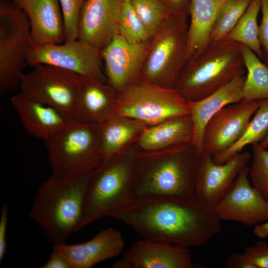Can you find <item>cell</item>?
<instances>
[{"label": "cell", "mask_w": 268, "mask_h": 268, "mask_svg": "<svg viewBox=\"0 0 268 268\" xmlns=\"http://www.w3.org/2000/svg\"><path fill=\"white\" fill-rule=\"evenodd\" d=\"M251 158L248 151L240 152L226 162L216 164L212 156L200 155L195 178V198L201 204L213 208L232 188L241 170Z\"/></svg>", "instance_id": "7c38bea8"}, {"label": "cell", "mask_w": 268, "mask_h": 268, "mask_svg": "<svg viewBox=\"0 0 268 268\" xmlns=\"http://www.w3.org/2000/svg\"><path fill=\"white\" fill-rule=\"evenodd\" d=\"M222 221H231L248 227L268 220V201L253 186L249 167H244L227 194L213 207Z\"/></svg>", "instance_id": "4fadbf2b"}, {"label": "cell", "mask_w": 268, "mask_h": 268, "mask_svg": "<svg viewBox=\"0 0 268 268\" xmlns=\"http://www.w3.org/2000/svg\"><path fill=\"white\" fill-rule=\"evenodd\" d=\"M44 141L52 174L59 177L91 172L103 161L99 125L71 119L60 133Z\"/></svg>", "instance_id": "8992f818"}, {"label": "cell", "mask_w": 268, "mask_h": 268, "mask_svg": "<svg viewBox=\"0 0 268 268\" xmlns=\"http://www.w3.org/2000/svg\"><path fill=\"white\" fill-rule=\"evenodd\" d=\"M41 268H71V266L67 258L59 250L53 247L49 259Z\"/></svg>", "instance_id": "8d00e7d4"}, {"label": "cell", "mask_w": 268, "mask_h": 268, "mask_svg": "<svg viewBox=\"0 0 268 268\" xmlns=\"http://www.w3.org/2000/svg\"><path fill=\"white\" fill-rule=\"evenodd\" d=\"M8 219V209L6 203L2 206L0 216V262H2L6 252V233Z\"/></svg>", "instance_id": "d590c367"}, {"label": "cell", "mask_w": 268, "mask_h": 268, "mask_svg": "<svg viewBox=\"0 0 268 268\" xmlns=\"http://www.w3.org/2000/svg\"><path fill=\"white\" fill-rule=\"evenodd\" d=\"M252 0H228L212 27L209 43L225 39L245 13Z\"/></svg>", "instance_id": "f1b7e54d"}, {"label": "cell", "mask_w": 268, "mask_h": 268, "mask_svg": "<svg viewBox=\"0 0 268 268\" xmlns=\"http://www.w3.org/2000/svg\"><path fill=\"white\" fill-rule=\"evenodd\" d=\"M11 104L24 129L44 141L60 133L71 119L22 92L11 98Z\"/></svg>", "instance_id": "ffe728a7"}, {"label": "cell", "mask_w": 268, "mask_h": 268, "mask_svg": "<svg viewBox=\"0 0 268 268\" xmlns=\"http://www.w3.org/2000/svg\"><path fill=\"white\" fill-rule=\"evenodd\" d=\"M58 0L63 17L65 42L77 40L80 14L85 0Z\"/></svg>", "instance_id": "d6a6232c"}, {"label": "cell", "mask_w": 268, "mask_h": 268, "mask_svg": "<svg viewBox=\"0 0 268 268\" xmlns=\"http://www.w3.org/2000/svg\"><path fill=\"white\" fill-rule=\"evenodd\" d=\"M224 267L226 268H255L247 259L244 253H235L226 260Z\"/></svg>", "instance_id": "f35d334b"}, {"label": "cell", "mask_w": 268, "mask_h": 268, "mask_svg": "<svg viewBox=\"0 0 268 268\" xmlns=\"http://www.w3.org/2000/svg\"><path fill=\"white\" fill-rule=\"evenodd\" d=\"M33 47L26 16L12 1L0 0V94L19 85L28 52Z\"/></svg>", "instance_id": "9c48e42d"}, {"label": "cell", "mask_w": 268, "mask_h": 268, "mask_svg": "<svg viewBox=\"0 0 268 268\" xmlns=\"http://www.w3.org/2000/svg\"><path fill=\"white\" fill-rule=\"evenodd\" d=\"M193 134L190 115L176 116L147 126L135 144L140 152H161L193 145Z\"/></svg>", "instance_id": "603a6c76"}, {"label": "cell", "mask_w": 268, "mask_h": 268, "mask_svg": "<svg viewBox=\"0 0 268 268\" xmlns=\"http://www.w3.org/2000/svg\"><path fill=\"white\" fill-rule=\"evenodd\" d=\"M253 233L260 239L268 238V220L255 226Z\"/></svg>", "instance_id": "ab89813d"}, {"label": "cell", "mask_w": 268, "mask_h": 268, "mask_svg": "<svg viewBox=\"0 0 268 268\" xmlns=\"http://www.w3.org/2000/svg\"><path fill=\"white\" fill-rule=\"evenodd\" d=\"M259 143L262 148L267 149L268 148V134Z\"/></svg>", "instance_id": "60d3db41"}, {"label": "cell", "mask_w": 268, "mask_h": 268, "mask_svg": "<svg viewBox=\"0 0 268 268\" xmlns=\"http://www.w3.org/2000/svg\"><path fill=\"white\" fill-rule=\"evenodd\" d=\"M228 0H192L188 32L187 61L208 44L214 23Z\"/></svg>", "instance_id": "cb8c5ba5"}, {"label": "cell", "mask_w": 268, "mask_h": 268, "mask_svg": "<svg viewBox=\"0 0 268 268\" xmlns=\"http://www.w3.org/2000/svg\"><path fill=\"white\" fill-rule=\"evenodd\" d=\"M119 34L132 44L143 43L150 38L130 0H124L121 2Z\"/></svg>", "instance_id": "f546056e"}, {"label": "cell", "mask_w": 268, "mask_h": 268, "mask_svg": "<svg viewBox=\"0 0 268 268\" xmlns=\"http://www.w3.org/2000/svg\"><path fill=\"white\" fill-rule=\"evenodd\" d=\"M20 80L21 92L72 119L82 76L55 66L40 64Z\"/></svg>", "instance_id": "30bf717a"}, {"label": "cell", "mask_w": 268, "mask_h": 268, "mask_svg": "<svg viewBox=\"0 0 268 268\" xmlns=\"http://www.w3.org/2000/svg\"><path fill=\"white\" fill-rule=\"evenodd\" d=\"M119 92L101 80L82 77L72 119L100 125L114 116Z\"/></svg>", "instance_id": "d6986e66"}, {"label": "cell", "mask_w": 268, "mask_h": 268, "mask_svg": "<svg viewBox=\"0 0 268 268\" xmlns=\"http://www.w3.org/2000/svg\"><path fill=\"white\" fill-rule=\"evenodd\" d=\"M189 248L143 238L134 243L113 268H194Z\"/></svg>", "instance_id": "2e32d148"}, {"label": "cell", "mask_w": 268, "mask_h": 268, "mask_svg": "<svg viewBox=\"0 0 268 268\" xmlns=\"http://www.w3.org/2000/svg\"><path fill=\"white\" fill-rule=\"evenodd\" d=\"M143 238L189 248L201 247L222 231L213 208L196 199L135 200L111 214Z\"/></svg>", "instance_id": "6da1fadb"}, {"label": "cell", "mask_w": 268, "mask_h": 268, "mask_svg": "<svg viewBox=\"0 0 268 268\" xmlns=\"http://www.w3.org/2000/svg\"><path fill=\"white\" fill-rule=\"evenodd\" d=\"M201 154L192 145L157 152L139 151L133 186L134 200L196 199L195 178Z\"/></svg>", "instance_id": "7a4b0ae2"}, {"label": "cell", "mask_w": 268, "mask_h": 268, "mask_svg": "<svg viewBox=\"0 0 268 268\" xmlns=\"http://www.w3.org/2000/svg\"><path fill=\"white\" fill-rule=\"evenodd\" d=\"M243 253L255 268H268V243L259 240L246 247Z\"/></svg>", "instance_id": "836d02e7"}, {"label": "cell", "mask_w": 268, "mask_h": 268, "mask_svg": "<svg viewBox=\"0 0 268 268\" xmlns=\"http://www.w3.org/2000/svg\"><path fill=\"white\" fill-rule=\"evenodd\" d=\"M149 40L132 44L118 34L101 51L107 83L118 92L140 78Z\"/></svg>", "instance_id": "9a60e30c"}, {"label": "cell", "mask_w": 268, "mask_h": 268, "mask_svg": "<svg viewBox=\"0 0 268 268\" xmlns=\"http://www.w3.org/2000/svg\"></svg>", "instance_id": "7bdbcfd3"}, {"label": "cell", "mask_w": 268, "mask_h": 268, "mask_svg": "<svg viewBox=\"0 0 268 268\" xmlns=\"http://www.w3.org/2000/svg\"><path fill=\"white\" fill-rule=\"evenodd\" d=\"M261 0H252L247 10L225 39L238 42L251 49L263 59L257 17L261 10Z\"/></svg>", "instance_id": "83f0119b"}, {"label": "cell", "mask_w": 268, "mask_h": 268, "mask_svg": "<svg viewBox=\"0 0 268 268\" xmlns=\"http://www.w3.org/2000/svg\"><path fill=\"white\" fill-rule=\"evenodd\" d=\"M262 19L259 27V36L265 64L268 67V0H261Z\"/></svg>", "instance_id": "e575fe53"}, {"label": "cell", "mask_w": 268, "mask_h": 268, "mask_svg": "<svg viewBox=\"0 0 268 268\" xmlns=\"http://www.w3.org/2000/svg\"><path fill=\"white\" fill-rule=\"evenodd\" d=\"M242 45L223 39L189 59L174 89L188 101L201 100L244 73Z\"/></svg>", "instance_id": "277c9868"}, {"label": "cell", "mask_w": 268, "mask_h": 268, "mask_svg": "<svg viewBox=\"0 0 268 268\" xmlns=\"http://www.w3.org/2000/svg\"><path fill=\"white\" fill-rule=\"evenodd\" d=\"M253 160L249 178L253 186L268 201V150L259 143L253 145Z\"/></svg>", "instance_id": "1f68e13d"}, {"label": "cell", "mask_w": 268, "mask_h": 268, "mask_svg": "<svg viewBox=\"0 0 268 268\" xmlns=\"http://www.w3.org/2000/svg\"><path fill=\"white\" fill-rule=\"evenodd\" d=\"M172 14L188 17L189 15L192 0H161Z\"/></svg>", "instance_id": "74e56055"}, {"label": "cell", "mask_w": 268, "mask_h": 268, "mask_svg": "<svg viewBox=\"0 0 268 268\" xmlns=\"http://www.w3.org/2000/svg\"><path fill=\"white\" fill-rule=\"evenodd\" d=\"M139 150L134 144L104 160L91 173L78 230L134 201L133 186Z\"/></svg>", "instance_id": "5b68a950"}, {"label": "cell", "mask_w": 268, "mask_h": 268, "mask_svg": "<svg viewBox=\"0 0 268 268\" xmlns=\"http://www.w3.org/2000/svg\"><path fill=\"white\" fill-rule=\"evenodd\" d=\"M91 172L70 177L52 174L38 187L28 216L53 245L65 243L78 231Z\"/></svg>", "instance_id": "3957f363"}, {"label": "cell", "mask_w": 268, "mask_h": 268, "mask_svg": "<svg viewBox=\"0 0 268 268\" xmlns=\"http://www.w3.org/2000/svg\"><path fill=\"white\" fill-rule=\"evenodd\" d=\"M190 113L188 101L174 88L140 78L119 92L114 116L132 118L149 126Z\"/></svg>", "instance_id": "ba28073f"}, {"label": "cell", "mask_w": 268, "mask_h": 268, "mask_svg": "<svg viewBox=\"0 0 268 268\" xmlns=\"http://www.w3.org/2000/svg\"><path fill=\"white\" fill-rule=\"evenodd\" d=\"M26 62L34 67L49 65L75 73L82 77L105 82L101 50L78 40L33 47L28 52Z\"/></svg>", "instance_id": "8fae6325"}, {"label": "cell", "mask_w": 268, "mask_h": 268, "mask_svg": "<svg viewBox=\"0 0 268 268\" xmlns=\"http://www.w3.org/2000/svg\"><path fill=\"white\" fill-rule=\"evenodd\" d=\"M149 36L172 14L161 0H130Z\"/></svg>", "instance_id": "4dcf8cb0"}, {"label": "cell", "mask_w": 268, "mask_h": 268, "mask_svg": "<svg viewBox=\"0 0 268 268\" xmlns=\"http://www.w3.org/2000/svg\"><path fill=\"white\" fill-rule=\"evenodd\" d=\"M124 246L121 233L108 227L88 241L71 245L63 243L54 245L53 247L67 258L71 268H90L98 263L118 257Z\"/></svg>", "instance_id": "44dd1931"}, {"label": "cell", "mask_w": 268, "mask_h": 268, "mask_svg": "<svg viewBox=\"0 0 268 268\" xmlns=\"http://www.w3.org/2000/svg\"><path fill=\"white\" fill-rule=\"evenodd\" d=\"M117 0V1H119V2H122L123 0Z\"/></svg>", "instance_id": "b9f144b4"}, {"label": "cell", "mask_w": 268, "mask_h": 268, "mask_svg": "<svg viewBox=\"0 0 268 268\" xmlns=\"http://www.w3.org/2000/svg\"><path fill=\"white\" fill-rule=\"evenodd\" d=\"M247 74L243 88V100L258 101L268 98V67L249 48L242 47Z\"/></svg>", "instance_id": "4316f807"}, {"label": "cell", "mask_w": 268, "mask_h": 268, "mask_svg": "<svg viewBox=\"0 0 268 268\" xmlns=\"http://www.w3.org/2000/svg\"><path fill=\"white\" fill-rule=\"evenodd\" d=\"M26 16L33 47L65 42L63 20L58 0H12Z\"/></svg>", "instance_id": "ac0fdd59"}, {"label": "cell", "mask_w": 268, "mask_h": 268, "mask_svg": "<svg viewBox=\"0 0 268 268\" xmlns=\"http://www.w3.org/2000/svg\"><path fill=\"white\" fill-rule=\"evenodd\" d=\"M244 73L235 77L203 99L188 101L193 124L192 144L199 153L203 151V131L209 120L223 107L243 100V88L246 78Z\"/></svg>", "instance_id": "7402d4cb"}, {"label": "cell", "mask_w": 268, "mask_h": 268, "mask_svg": "<svg viewBox=\"0 0 268 268\" xmlns=\"http://www.w3.org/2000/svg\"><path fill=\"white\" fill-rule=\"evenodd\" d=\"M259 107L242 136L223 152L212 156L216 164H222L241 152L249 144L259 143L268 134V98L258 100Z\"/></svg>", "instance_id": "484cf974"}, {"label": "cell", "mask_w": 268, "mask_h": 268, "mask_svg": "<svg viewBox=\"0 0 268 268\" xmlns=\"http://www.w3.org/2000/svg\"><path fill=\"white\" fill-rule=\"evenodd\" d=\"M147 126L138 120L117 116L99 125L103 160L135 144Z\"/></svg>", "instance_id": "d4e9b609"}, {"label": "cell", "mask_w": 268, "mask_h": 268, "mask_svg": "<svg viewBox=\"0 0 268 268\" xmlns=\"http://www.w3.org/2000/svg\"><path fill=\"white\" fill-rule=\"evenodd\" d=\"M187 17L171 14L149 40L140 78L156 85L174 88L187 62Z\"/></svg>", "instance_id": "52a82bcc"}, {"label": "cell", "mask_w": 268, "mask_h": 268, "mask_svg": "<svg viewBox=\"0 0 268 268\" xmlns=\"http://www.w3.org/2000/svg\"><path fill=\"white\" fill-rule=\"evenodd\" d=\"M258 107V101L243 100L215 113L204 129L203 151L213 156L233 145L243 134Z\"/></svg>", "instance_id": "5bb4252c"}, {"label": "cell", "mask_w": 268, "mask_h": 268, "mask_svg": "<svg viewBox=\"0 0 268 268\" xmlns=\"http://www.w3.org/2000/svg\"><path fill=\"white\" fill-rule=\"evenodd\" d=\"M121 5L116 0H85L80 14L77 40L101 51L119 34Z\"/></svg>", "instance_id": "e0dca14e"}]
</instances>
